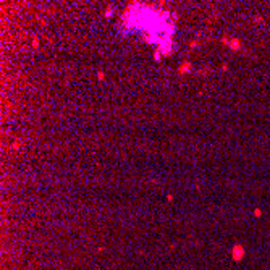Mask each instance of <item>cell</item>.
I'll use <instances>...</instances> for the list:
<instances>
[{
	"label": "cell",
	"mask_w": 270,
	"mask_h": 270,
	"mask_svg": "<svg viewBox=\"0 0 270 270\" xmlns=\"http://www.w3.org/2000/svg\"><path fill=\"white\" fill-rule=\"evenodd\" d=\"M222 42L223 44H227V45L231 49V50H239L241 49V42L238 41V39H228V37H223L222 39Z\"/></svg>",
	"instance_id": "cell-1"
},
{
	"label": "cell",
	"mask_w": 270,
	"mask_h": 270,
	"mask_svg": "<svg viewBox=\"0 0 270 270\" xmlns=\"http://www.w3.org/2000/svg\"><path fill=\"white\" fill-rule=\"evenodd\" d=\"M191 71V61H183L181 65L178 66V75H186Z\"/></svg>",
	"instance_id": "cell-2"
},
{
	"label": "cell",
	"mask_w": 270,
	"mask_h": 270,
	"mask_svg": "<svg viewBox=\"0 0 270 270\" xmlns=\"http://www.w3.org/2000/svg\"><path fill=\"white\" fill-rule=\"evenodd\" d=\"M239 256H241V247L236 246V247H235V259H238Z\"/></svg>",
	"instance_id": "cell-3"
},
{
	"label": "cell",
	"mask_w": 270,
	"mask_h": 270,
	"mask_svg": "<svg viewBox=\"0 0 270 270\" xmlns=\"http://www.w3.org/2000/svg\"><path fill=\"white\" fill-rule=\"evenodd\" d=\"M33 47H34V49H37V47H39V41H37V39H34V41H33Z\"/></svg>",
	"instance_id": "cell-4"
},
{
	"label": "cell",
	"mask_w": 270,
	"mask_h": 270,
	"mask_svg": "<svg viewBox=\"0 0 270 270\" xmlns=\"http://www.w3.org/2000/svg\"><path fill=\"white\" fill-rule=\"evenodd\" d=\"M97 78H99V79H104V78H105V75H104V71H99V73H97Z\"/></svg>",
	"instance_id": "cell-5"
},
{
	"label": "cell",
	"mask_w": 270,
	"mask_h": 270,
	"mask_svg": "<svg viewBox=\"0 0 270 270\" xmlns=\"http://www.w3.org/2000/svg\"><path fill=\"white\" fill-rule=\"evenodd\" d=\"M110 15H112V7H108L107 11H105V16H110Z\"/></svg>",
	"instance_id": "cell-6"
},
{
	"label": "cell",
	"mask_w": 270,
	"mask_h": 270,
	"mask_svg": "<svg viewBox=\"0 0 270 270\" xmlns=\"http://www.w3.org/2000/svg\"><path fill=\"white\" fill-rule=\"evenodd\" d=\"M155 60H160V52H155Z\"/></svg>",
	"instance_id": "cell-7"
}]
</instances>
